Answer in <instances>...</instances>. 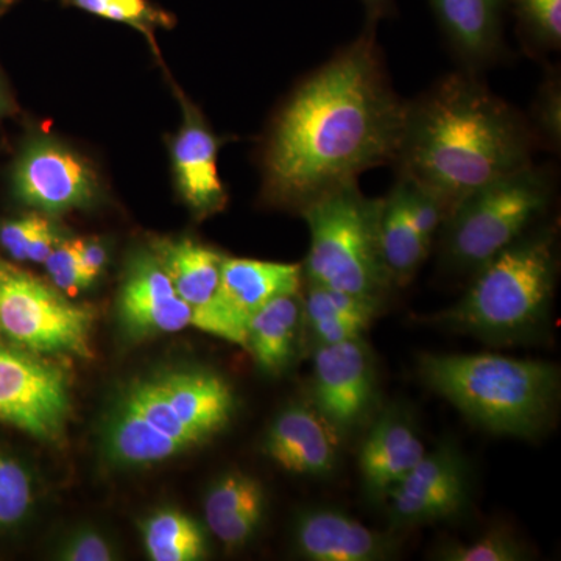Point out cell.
<instances>
[{"label": "cell", "mask_w": 561, "mask_h": 561, "mask_svg": "<svg viewBox=\"0 0 561 561\" xmlns=\"http://www.w3.org/2000/svg\"><path fill=\"white\" fill-rule=\"evenodd\" d=\"M408 102L387 72L376 25L309 73L273 122L265 194L300 214L362 173L393 165Z\"/></svg>", "instance_id": "1"}, {"label": "cell", "mask_w": 561, "mask_h": 561, "mask_svg": "<svg viewBox=\"0 0 561 561\" xmlns=\"http://www.w3.org/2000/svg\"><path fill=\"white\" fill-rule=\"evenodd\" d=\"M537 147L529 119L461 69L408 102L393 165L449 217L472 192L534 164Z\"/></svg>", "instance_id": "2"}, {"label": "cell", "mask_w": 561, "mask_h": 561, "mask_svg": "<svg viewBox=\"0 0 561 561\" xmlns=\"http://www.w3.org/2000/svg\"><path fill=\"white\" fill-rule=\"evenodd\" d=\"M423 382L483 430L537 437L548 426L560 393L559 368L549 362L501 354H423Z\"/></svg>", "instance_id": "3"}, {"label": "cell", "mask_w": 561, "mask_h": 561, "mask_svg": "<svg viewBox=\"0 0 561 561\" xmlns=\"http://www.w3.org/2000/svg\"><path fill=\"white\" fill-rule=\"evenodd\" d=\"M557 273L556 228L530 230L483 264L465 297L434 320L486 342L529 341L548 320Z\"/></svg>", "instance_id": "4"}, {"label": "cell", "mask_w": 561, "mask_h": 561, "mask_svg": "<svg viewBox=\"0 0 561 561\" xmlns=\"http://www.w3.org/2000/svg\"><path fill=\"white\" fill-rule=\"evenodd\" d=\"M382 198H367L357 183L324 195L301 216L311 231L302 267L306 283L383 302L394 284L379 247Z\"/></svg>", "instance_id": "5"}, {"label": "cell", "mask_w": 561, "mask_h": 561, "mask_svg": "<svg viewBox=\"0 0 561 561\" xmlns=\"http://www.w3.org/2000/svg\"><path fill=\"white\" fill-rule=\"evenodd\" d=\"M556 181L552 169L530 164L463 198L443 225L445 264L476 273L534 230L551 206Z\"/></svg>", "instance_id": "6"}, {"label": "cell", "mask_w": 561, "mask_h": 561, "mask_svg": "<svg viewBox=\"0 0 561 561\" xmlns=\"http://www.w3.org/2000/svg\"><path fill=\"white\" fill-rule=\"evenodd\" d=\"M94 309L0 257V332L36 354L92 357Z\"/></svg>", "instance_id": "7"}, {"label": "cell", "mask_w": 561, "mask_h": 561, "mask_svg": "<svg viewBox=\"0 0 561 561\" xmlns=\"http://www.w3.org/2000/svg\"><path fill=\"white\" fill-rule=\"evenodd\" d=\"M35 354L0 343V421L41 440H57L70 413L68 378Z\"/></svg>", "instance_id": "8"}, {"label": "cell", "mask_w": 561, "mask_h": 561, "mask_svg": "<svg viewBox=\"0 0 561 561\" xmlns=\"http://www.w3.org/2000/svg\"><path fill=\"white\" fill-rule=\"evenodd\" d=\"M313 408L339 435L371 419L378 404L375 357L364 337L317 345L313 353Z\"/></svg>", "instance_id": "9"}, {"label": "cell", "mask_w": 561, "mask_h": 561, "mask_svg": "<svg viewBox=\"0 0 561 561\" xmlns=\"http://www.w3.org/2000/svg\"><path fill=\"white\" fill-rule=\"evenodd\" d=\"M302 280L300 264L225 257L216 300L194 327L245 346L251 317L275 298L300 294Z\"/></svg>", "instance_id": "10"}, {"label": "cell", "mask_w": 561, "mask_h": 561, "mask_svg": "<svg viewBox=\"0 0 561 561\" xmlns=\"http://www.w3.org/2000/svg\"><path fill=\"white\" fill-rule=\"evenodd\" d=\"M468 465L453 445H442L420 463L389 494L387 505L391 529H411L459 515L468 504Z\"/></svg>", "instance_id": "11"}, {"label": "cell", "mask_w": 561, "mask_h": 561, "mask_svg": "<svg viewBox=\"0 0 561 561\" xmlns=\"http://www.w3.org/2000/svg\"><path fill=\"white\" fill-rule=\"evenodd\" d=\"M424 456L426 448L408 409L398 404L383 409L373 421L359 453L362 486L368 500L383 505Z\"/></svg>", "instance_id": "12"}, {"label": "cell", "mask_w": 561, "mask_h": 561, "mask_svg": "<svg viewBox=\"0 0 561 561\" xmlns=\"http://www.w3.org/2000/svg\"><path fill=\"white\" fill-rule=\"evenodd\" d=\"M18 195L47 213L88 205L95 195V179L72 151L55 142H36L18 164Z\"/></svg>", "instance_id": "13"}, {"label": "cell", "mask_w": 561, "mask_h": 561, "mask_svg": "<svg viewBox=\"0 0 561 561\" xmlns=\"http://www.w3.org/2000/svg\"><path fill=\"white\" fill-rule=\"evenodd\" d=\"M119 317L136 337L169 334L194 327V309L181 300L168 273L154 254L131 261L122 284Z\"/></svg>", "instance_id": "14"}, {"label": "cell", "mask_w": 561, "mask_h": 561, "mask_svg": "<svg viewBox=\"0 0 561 561\" xmlns=\"http://www.w3.org/2000/svg\"><path fill=\"white\" fill-rule=\"evenodd\" d=\"M400 545L393 529H371L334 508H309L295 523V546L306 560L382 561L393 559Z\"/></svg>", "instance_id": "15"}, {"label": "cell", "mask_w": 561, "mask_h": 561, "mask_svg": "<svg viewBox=\"0 0 561 561\" xmlns=\"http://www.w3.org/2000/svg\"><path fill=\"white\" fill-rule=\"evenodd\" d=\"M265 453L283 470L327 478L339 460V434L316 408L295 402L273 420Z\"/></svg>", "instance_id": "16"}, {"label": "cell", "mask_w": 561, "mask_h": 561, "mask_svg": "<svg viewBox=\"0 0 561 561\" xmlns=\"http://www.w3.org/2000/svg\"><path fill=\"white\" fill-rule=\"evenodd\" d=\"M430 3L461 69L479 73L501 57L507 0H430Z\"/></svg>", "instance_id": "17"}, {"label": "cell", "mask_w": 561, "mask_h": 561, "mask_svg": "<svg viewBox=\"0 0 561 561\" xmlns=\"http://www.w3.org/2000/svg\"><path fill=\"white\" fill-rule=\"evenodd\" d=\"M173 412L203 442L224 430L234 412L230 383L209 371H175L150 379Z\"/></svg>", "instance_id": "18"}, {"label": "cell", "mask_w": 561, "mask_h": 561, "mask_svg": "<svg viewBox=\"0 0 561 561\" xmlns=\"http://www.w3.org/2000/svg\"><path fill=\"white\" fill-rule=\"evenodd\" d=\"M217 154L219 140L198 117L190 114L173 144V165L184 201L201 216L219 213L227 205Z\"/></svg>", "instance_id": "19"}, {"label": "cell", "mask_w": 561, "mask_h": 561, "mask_svg": "<svg viewBox=\"0 0 561 561\" xmlns=\"http://www.w3.org/2000/svg\"><path fill=\"white\" fill-rule=\"evenodd\" d=\"M265 508V494L256 479L231 471L210 486L205 500V516L210 531L225 548L238 549L256 534Z\"/></svg>", "instance_id": "20"}, {"label": "cell", "mask_w": 561, "mask_h": 561, "mask_svg": "<svg viewBox=\"0 0 561 561\" xmlns=\"http://www.w3.org/2000/svg\"><path fill=\"white\" fill-rule=\"evenodd\" d=\"M305 324L300 294L275 298L251 317L245 346L262 371L280 375L294 364Z\"/></svg>", "instance_id": "21"}, {"label": "cell", "mask_w": 561, "mask_h": 561, "mask_svg": "<svg viewBox=\"0 0 561 561\" xmlns=\"http://www.w3.org/2000/svg\"><path fill=\"white\" fill-rule=\"evenodd\" d=\"M153 249L181 300L194 309L195 323L216 300L224 254L191 239L154 242Z\"/></svg>", "instance_id": "22"}, {"label": "cell", "mask_w": 561, "mask_h": 561, "mask_svg": "<svg viewBox=\"0 0 561 561\" xmlns=\"http://www.w3.org/2000/svg\"><path fill=\"white\" fill-rule=\"evenodd\" d=\"M379 247L383 265L394 286H405L431 251L413 227L400 180L382 198Z\"/></svg>", "instance_id": "23"}, {"label": "cell", "mask_w": 561, "mask_h": 561, "mask_svg": "<svg viewBox=\"0 0 561 561\" xmlns=\"http://www.w3.org/2000/svg\"><path fill=\"white\" fill-rule=\"evenodd\" d=\"M106 451L117 463H157L187 449L121 402L106 430Z\"/></svg>", "instance_id": "24"}, {"label": "cell", "mask_w": 561, "mask_h": 561, "mask_svg": "<svg viewBox=\"0 0 561 561\" xmlns=\"http://www.w3.org/2000/svg\"><path fill=\"white\" fill-rule=\"evenodd\" d=\"M144 545L154 561H195L206 553L205 535L179 511H161L142 524Z\"/></svg>", "instance_id": "25"}, {"label": "cell", "mask_w": 561, "mask_h": 561, "mask_svg": "<svg viewBox=\"0 0 561 561\" xmlns=\"http://www.w3.org/2000/svg\"><path fill=\"white\" fill-rule=\"evenodd\" d=\"M527 49L560 50L561 0H507Z\"/></svg>", "instance_id": "26"}, {"label": "cell", "mask_w": 561, "mask_h": 561, "mask_svg": "<svg viewBox=\"0 0 561 561\" xmlns=\"http://www.w3.org/2000/svg\"><path fill=\"white\" fill-rule=\"evenodd\" d=\"M122 402L133 409V411L138 412L140 416H144L150 424H153L157 430L165 432L175 440L183 443L187 449L203 442L194 431L190 430L176 416L171 405L162 400L160 393L154 390L150 381L136 383L135 387L128 390Z\"/></svg>", "instance_id": "27"}, {"label": "cell", "mask_w": 561, "mask_h": 561, "mask_svg": "<svg viewBox=\"0 0 561 561\" xmlns=\"http://www.w3.org/2000/svg\"><path fill=\"white\" fill-rule=\"evenodd\" d=\"M66 2L94 16L124 22L144 33L172 24V18L165 11L151 5L149 0H66Z\"/></svg>", "instance_id": "28"}, {"label": "cell", "mask_w": 561, "mask_h": 561, "mask_svg": "<svg viewBox=\"0 0 561 561\" xmlns=\"http://www.w3.org/2000/svg\"><path fill=\"white\" fill-rule=\"evenodd\" d=\"M530 127L538 140L552 151L560 150L561 144V80L559 70L551 69L546 73L534 108H531Z\"/></svg>", "instance_id": "29"}, {"label": "cell", "mask_w": 561, "mask_h": 561, "mask_svg": "<svg viewBox=\"0 0 561 561\" xmlns=\"http://www.w3.org/2000/svg\"><path fill=\"white\" fill-rule=\"evenodd\" d=\"M445 561H519L527 559L526 549L511 531L491 529L468 545H449L438 552Z\"/></svg>", "instance_id": "30"}, {"label": "cell", "mask_w": 561, "mask_h": 561, "mask_svg": "<svg viewBox=\"0 0 561 561\" xmlns=\"http://www.w3.org/2000/svg\"><path fill=\"white\" fill-rule=\"evenodd\" d=\"M32 481L18 461L0 456V526L22 519L31 508Z\"/></svg>", "instance_id": "31"}, {"label": "cell", "mask_w": 561, "mask_h": 561, "mask_svg": "<svg viewBox=\"0 0 561 561\" xmlns=\"http://www.w3.org/2000/svg\"><path fill=\"white\" fill-rule=\"evenodd\" d=\"M402 190H404L405 205H408L409 216L420 238L427 247L432 245L435 236L440 232L443 225L448 220V213L438 198L423 187L416 186L412 181L401 179Z\"/></svg>", "instance_id": "32"}, {"label": "cell", "mask_w": 561, "mask_h": 561, "mask_svg": "<svg viewBox=\"0 0 561 561\" xmlns=\"http://www.w3.org/2000/svg\"><path fill=\"white\" fill-rule=\"evenodd\" d=\"M51 283L61 291H80L92 284L81 265L76 241H58L49 256L43 262Z\"/></svg>", "instance_id": "33"}, {"label": "cell", "mask_w": 561, "mask_h": 561, "mask_svg": "<svg viewBox=\"0 0 561 561\" xmlns=\"http://www.w3.org/2000/svg\"><path fill=\"white\" fill-rule=\"evenodd\" d=\"M46 221L47 219L36 216V214L22 217V219L5 221L0 227V243L13 260L27 261V253L33 239Z\"/></svg>", "instance_id": "34"}, {"label": "cell", "mask_w": 561, "mask_h": 561, "mask_svg": "<svg viewBox=\"0 0 561 561\" xmlns=\"http://www.w3.org/2000/svg\"><path fill=\"white\" fill-rule=\"evenodd\" d=\"M60 559L68 561H110L114 551L110 542L94 531H83L70 538L60 551Z\"/></svg>", "instance_id": "35"}, {"label": "cell", "mask_w": 561, "mask_h": 561, "mask_svg": "<svg viewBox=\"0 0 561 561\" xmlns=\"http://www.w3.org/2000/svg\"><path fill=\"white\" fill-rule=\"evenodd\" d=\"M79 254L83 271L88 278L94 283L95 278L101 275L106 264V250L101 242L94 239H77Z\"/></svg>", "instance_id": "36"}, {"label": "cell", "mask_w": 561, "mask_h": 561, "mask_svg": "<svg viewBox=\"0 0 561 561\" xmlns=\"http://www.w3.org/2000/svg\"><path fill=\"white\" fill-rule=\"evenodd\" d=\"M367 13V24L378 25L383 18L393 16L394 0H360Z\"/></svg>", "instance_id": "37"}]
</instances>
